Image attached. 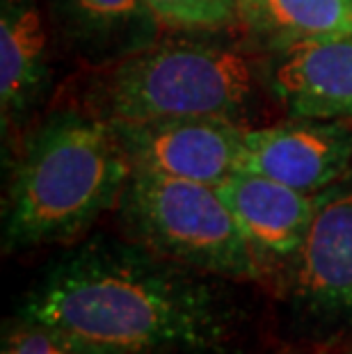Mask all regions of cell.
<instances>
[{"instance_id": "1", "label": "cell", "mask_w": 352, "mask_h": 354, "mask_svg": "<svg viewBox=\"0 0 352 354\" xmlns=\"http://www.w3.org/2000/svg\"><path fill=\"white\" fill-rule=\"evenodd\" d=\"M206 274L99 236L33 283L19 320L82 354H227L236 318Z\"/></svg>"}, {"instance_id": "2", "label": "cell", "mask_w": 352, "mask_h": 354, "mask_svg": "<svg viewBox=\"0 0 352 354\" xmlns=\"http://www.w3.org/2000/svg\"><path fill=\"white\" fill-rule=\"evenodd\" d=\"M133 174L108 122L59 110L28 135L5 203V252L69 243L119 203Z\"/></svg>"}, {"instance_id": "3", "label": "cell", "mask_w": 352, "mask_h": 354, "mask_svg": "<svg viewBox=\"0 0 352 354\" xmlns=\"http://www.w3.org/2000/svg\"><path fill=\"white\" fill-rule=\"evenodd\" d=\"M259 62L238 44L194 37L156 41L103 66L89 87L92 115L108 124L169 117L238 119L257 92Z\"/></svg>"}, {"instance_id": "4", "label": "cell", "mask_w": 352, "mask_h": 354, "mask_svg": "<svg viewBox=\"0 0 352 354\" xmlns=\"http://www.w3.org/2000/svg\"><path fill=\"white\" fill-rule=\"evenodd\" d=\"M119 215L131 240L194 272L231 281L263 274L217 185L133 171Z\"/></svg>"}, {"instance_id": "5", "label": "cell", "mask_w": 352, "mask_h": 354, "mask_svg": "<svg viewBox=\"0 0 352 354\" xmlns=\"http://www.w3.org/2000/svg\"><path fill=\"white\" fill-rule=\"evenodd\" d=\"M286 295L318 338L352 331V171L316 194L311 227L288 266Z\"/></svg>"}, {"instance_id": "6", "label": "cell", "mask_w": 352, "mask_h": 354, "mask_svg": "<svg viewBox=\"0 0 352 354\" xmlns=\"http://www.w3.org/2000/svg\"><path fill=\"white\" fill-rule=\"evenodd\" d=\"M110 126L133 171L220 185L243 169L247 128L236 119L169 117Z\"/></svg>"}, {"instance_id": "7", "label": "cell", "mask_w": 352, "mask_h": 354, "mask_svg": "<svg viewBox=\"0 0 352 354\" xmlns=\"http://www.w3.org/2000/svg\"><path fill=\"white\" fill-rule=\"evenodd\" d=\"M243 169L318 194L352 171V126L346 119H306L247 128Z\"/></svg>"}, {"instance_id": "8", "label": "cell", "mask_w": 352, "mask_h": 354, "mask_svg": "<svg viewBox=\"0 0 352 354\" xmlns=\"http://www.w3.org/2000/svg\"><path fill=\"white\" fill-rule=\"evenodd\" d=\"M263 82L290 117L352 119V35L277 46Z\"/></svg>"}, {"instance_id": "9", "label": "cell", "mask_w": 352, "mask_h": 354, "mask_svg": "<svg viewBox=\"0 0 352 354\" xmlns=\"http://www.w3.org/2000/svg\"><path fill=\"white\" fill-rule=\"evenodd\" d=\"M217 192L234 213L261 270L263 263L288 268L311 227L316 194L250 169L234 171L217 185Z\"/></svg>"}, {"instance_id": "10", "label": "cell", "mask_w": 352, "mask_h": 354, "mask_svg": "<svg viewBox=\"0 0 352 354\" xmlns=\"http://www.w3.org/2000/svg\"><path fill=\"white\" fill-rule=\"evenodd\" d=\"M66 46L94 66H110L154 46L160 35L147 0H46Z\"/></svg>"}, {"instance_id": "11", "label": "cell", "mask_w": 352, "mask_h": 354, "mask_svg": "<svg viewBox=\"0 0 352 354\" xmlns=\"http://www.w3.org/2000/svg\"><path fill=\"white\" fill-rule=\"evenodd\" d=\"M50 85L48 35L37 0H0V122L3 133L33 115Z\"/></svg>"}, {"instance_id": "12", "label": "cell", "mask_w": 352, "mask_h": 354, "mask_svg": "<svg viewBox=\"0 0 352 354\" xmlns=\"http://www.w3.org/2000/svg\"><path fill=\"white\" fill-rule=\"evenodd\" d=\"M241 24L263 46L352 35V0H238Z\"/></svg>"}, {"instance_id": "13", "label": "cell", "mask_w": 352, "mask_h": 354, "mask_svg": "<svg viewBox=\"0 0 352 354\" xmlns=\"http://www.w3.org/2000/svg\"><path fill=\"white\" fill-rule=\"evenodd\" d=\"M163 28L190 35L222 32L241 24L238 0H147Z\"/></svg>"}, {"instance_id": "14", "label": "cell", "mask_w": 352, "mask_h": 354, "mask_svg": "<svg viewBox=\"0 0 352 354\" xmlns=\"http://www.w3.org/2000/svg\"><path fill=\"white\" fill-rule=\"evenodd\" d=\"M0 354H82V352L73 350L64 341H59L50 331L21 320V325L12 334L5 336L3 352Z\"/></svg>"}, {"instance_id": "15", "label": "cell", "mask_w": 352, "mask_h": 354, "mask_svg": "<svg viewBox=\"0 0 352 354\" xmlns=\"http://www.w3.org/2000/svg\"><path fill=\"white\" fill-rule=\"evenodd\" d=\"M348 354H352V348H350V350H348Z\"/></svg>"}]
</instances>
